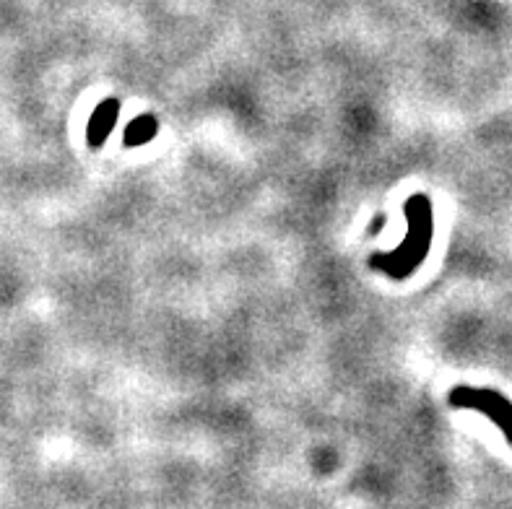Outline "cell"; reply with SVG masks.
I'll use <instances>...</instances> for the list:
<instances>
[{
    "label": "cell",
    "mask_w": 512,
    "mask_h": 509,
    "mask_svg": "<svg viewBox=\"0 0 512 509\" xmlns=\"http://www.w3.org/2000/svg\"><path fill=\"white\" fill-rule=\"evenodd\" d=\"M403 213H406L409 229H406L401 245L396 250L377 252L370 258L372 268L396 278V281H403L422 268L429 255V247H432V239H435V208H432V200L427 195H411L403 206Z\"/></svg>",
    "instance_id": "1"
},
{
    "label": "cell",
    "mask_w": 512,
    "mask_h": 509,
    "mask_svg": "<svg viewBox=\"0 0 512 509\" xmlns=\"http://www.w3.org/2000/svg\"><path fill=\"white\" fill-rule=\"evenodd\" d=\"M448 403L453 408H471V411H481L484 416L500 426L505 437L512 445V403L502 393L494 390H476V387H455L450 390Z\"/></svg>",
    "instance_id": "2"
},
{
    "label": "cell",
    "mask_w": 512,
    "mask_h": 509,
    "mask_svg": "<svg viewBox=\"0 0 512 509\" xmlns=\"http://www.w3.org/2000/svg\"><path fill=\"white\" fill-rule=\"evenodd\" d=\"M117 117H120V102L117 99H104L97 104V110L89 120V130H86V141H89L91 149H99L107 143L110 133L115 130Z\"/></svg>",
    "instance_id": "3"
},
{
    "label": "cell",
    "mask_w": 512,
    "mask_h": 509,
    "mask_svg": "<svg viewBox=\"0 0 512 509\" xmlns=\"http://www.w3.org/2000/svg\"><path fill=\"white\" fill-rule=\"evenodd\" d=\"M159 136V120L154 115H141L136 120H130L125 128V149H138L143 143H151Z\"/></svg>",
    "instance_id": "4"
}]
</instances>
